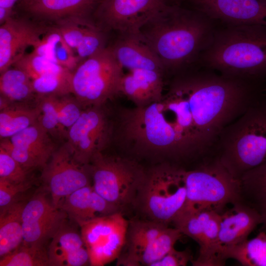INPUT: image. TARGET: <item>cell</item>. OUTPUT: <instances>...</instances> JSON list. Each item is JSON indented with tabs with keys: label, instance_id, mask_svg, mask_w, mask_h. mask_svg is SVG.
<instances>
[{
	"label": "cell",
	"instance_id": "cell-22",
	"mask_svg": "<svg viewBox=\"0 0 266 266\" xmlns=\"http://www.w3.org/2000/svg\"><path fill=\"white\" fill-rule=\"evenodd\" d=\"M49 266H81L90 264L81 234L64 224L51 238L48 250Z\"/></svg>",
	"mask_w": 266,
	"mask_h": 266
},
{
	"label": "cell",
	"instance_id": "cell-37",
	"mask_svg": "<svg viewBox=\"0 0 266 266\" xmlns=\"http://www.w3.org/2000/svg\"><path fill=\"white\" fill-rule=\"evenodd\" d=\"M29 172L0 147V179L13 183L26 182Z\"/></svg>",
	"mask_w": 266,
	"mask_h": 266
},
{
	"label": "cell",
	"instance_id": "cell-14",
	"mask_svg": "<svg viewBox=\"0 0 266 266\" xmlns=\"http://www.w3.org/2000/svg\"><path fill=\"white\" fill-rule=\"evenodd\" d=\"M0 147L30 171L42 169L57 148L37 121L11 137L0 139Z\"/></svg>",
	"mask_w": 266,
	"mask_h": 266
},
{
	"label": "cell",
	"instance_id": "cell-9",
	"mask_svg": "<svg viewBox=\"0 0 266 266\" xmlns=\"http://www.w3.org/2000/svg\"><path fill=\"white\" fill-rule=\"evenodd\" d=\"M168 5L166 0H100L94 20L107 33L140 36L141 28Z\"/></svg>",
	"mask_w": 266,
	"mask_h": 266
},
{
	"label": "cell",
	"instance_id": "cell-29",
	"mask_svg": "<svg viewBox=\"0 0 266 266\" xmlns=\"http://www.w3.org/2000/svg\"><path fill=\"white\" fill-rule=\"evenodd\" d=\"M236 260L242 266H266V230L225 252L223 259Z\"/></svg>",
	"mask_w": 266,
	"mask_h": 266
},
{
	"label": "cell",
	"instance_id": "cell-18",
	"mask_svg": "<svg viewBox=\"0 0 266 266\" xmlns=\"http://www.w3.org/2000/svg\"><path fill=\"white\" fill-rule=\"evenodd\" d=\"M39 32L38 24L13 14L0 27V73L11 66L33 47Z\"/></svg>",
	"mask_w": 266,
	"mask_h": 266
},
{
	"label": "cell",
	"instance_id": "cell-39",
	"mask_svg": "<svg viewBox=\"0 0 266 266\" xmlns=\"http://www.w3.org/2000/svg\"><path fill=\"white\" fill-rule=\"evenodd\" d=\"M31 187L29 181L13 183L0 179V208L2 210L17 201L18 195Z\"/></svg>",
	"mask_w": 266,
	"mask_h": 266
},
{
	"label": "cell",
	"instance_id": "cell-20",
	"mask_svg": "<svg viewBox=\"0 0 266 266\" xmlns=\"http://www.w3.org/2000/svg\"><path fill=\"white\" fill-rule=\"evenodd\" d=\"M109 46L123 68L166 71L158 57L140 36L119 35Z\"/></svg>",
	"mask_w": 266,
	"mask_h": 266
},
{
	"label": "cell",
	"instance_id": "cell-4",
	"mask_svg": "<svg viewBox=\"0 0 266 266\" xmlns=\"http://www.w3.org/2000/svg\"><path fill=\"white\" fill-rule=\"evenodd\" d=\"M214 157L239 180L266 162V95L223 130Z\"/></svg>",
	"mask_w": 266,
	"mask_h": 266
},
{
	"label": "cell",
	"instance_id": "cell-33",
	"mask_svg": "<svg viewBox=\"0 0 266 266\" xmlns=\"http://www.w3.org/2000/svg\"><path fill=\"white\" fill-rule=\"evenodd\" d=\"M241 196L244 193L251 205L266 198V162L244 173L239 179Z\"/></svg>",
	"mask_w": 266,
	"mask_h": 266
},
{
	"label": "cell",
	"instance_id": "cell-16",
	"mask_svg": "<svg viewBox=\"0 0 266 266\" xmlns=\"http://www.w3.org/2000/svg\"><path fill=\"white\" fill-rule=\"evenodd\" d=\"M195 10L225 25L266 26V4L260 0H191Z\"/></svg>",
	"mask_w": 266,
	"mask_h": 266
},
{
	"label": "cell",
	"instance_id": "cell-5",
	"mask_svg": "<svg viewBox=\"0 0 266 266\" xmlns=\"http://www.w3.org/2000/svg\"><path fill=\"white\" fill-rule=\"evenodd\" d=\"M186 169L166 163L146 172L135 202L150 220L167 225L182 211L186 197Z\"/></svg>",
	"mask_w": 266,
	"mask_h": 266
},
{
	"label": "cell",
	"instance_id": "cell-24",
	"mask_svg": "<svg viewBox=\"0 0 266 266\" xmlns=\"http://www.w3.org/2000/svg\"><path fill=\"white\" fill-rule=\"evenodd\" d=\"M182 234L177 228L167 227L158 237L138 253L131 256L118 258L117 265L152 266L174 247Z\"/></svg>",
	"mask_w": 266,
	"mask_h": 266
},
{
	"label": "cell",
	"instance_id": "cell-35",
	"mask_svg": "<svg viewBox=\"0 0 266 266\" xmlns=\"http://www.w3.org/2000/svg\"><path fill=\"white\" fill-rule=\"evenodd\" d=\"M107 33L97 26L89 27L75 50L79 63L100 51L107 45Z\"/></svg>",
	"mask_w": 266,
	"mask_h": 266
},
{
	"label": "cell",
	"instance_id": "cell-11",
	"mask_svg": "<svg viewBox=\"0 0 266 266\" xmlns=\"http://www.w3.org/2000/svg\"><path fill=\"white\" fill-rule=\"evenodd\" d=\"M41 178L58 208L67 196L91 185L92 180L90 165L78 162L66 141L54 151L42 169Z\"/></svg>",
	"mask_w": 266,
	"mask_h": 266
},
{
	"label": "cell",
	"instance_id": "cell-40",
	"mask_svg": "<svg viewBox=\"0 0 266 266\" xmlns=\"http://www.w3.org/2000/svg\"><path fill=\"white\" fill-rule=\"evenodd\" d=\"M192 257L190 249L178 251L174 247L152 266H185L189 262H192Z\"/></svg>",
	"mask_w": 266,
	"mask_h": 266
},
{
	"label": "cell",
	"instance_id": "cell-31",
	"mask_svg": "<svg viewBox=\"0 0 266 266\" xmlns=\"http://www.w3.org/2000/svg\"><path fill=\"white\" fill-rule=\"evenodd\" d=\"M12 66L23 70L31 80L44 75L63 74L71 72L33 51L25 54Z\"/></svg>",
	"mask_w": 266,
	"mask_h": 266
},
{
	"label": "cell",
	"instance_id": "cell-43",
	"mask_svg": "<svg viewBox=\"0 0 266 266\" xmlns=\"http://www.w3.org/2000/svg\"><path fill=\"white\" fill-rule=\"evenodd\" d=\"M260 0L264 2V3L266 4V0Z\"/></svg>",
	"mask_w": 266,
	"mask_h": 266
},
{
	"label": "cell",
	"instance_id": "cell-21",
	"mask_svg": "<svg viewBox=\"0 0 266 266\" xmlns=\"http://www.w3.org/2000/svg\"><path fill=\"white\" fill-rule=\"evenodd\" d=\"M164 73L147 69L129 70L122 77L119 94H123L137 107L149 104L163 95Z\"/></svg>",
	"mask_w": 266,
	"mask_h": 266
},
{
	"label": "cell",
	"instance_id": "cell-30",
	"mask_svg": "<svg viewBox=\"0 0 266 266\" xmlns=\"http://www.w3.org/2000/svg\"><path fill=\"white\" fill-rule=\"evenodd\" d=\"M0 266H49L48 250L44 245L22 244L12 252L0 258Z\"/></svg>",
	"mask_w": 266,
	"mask_h": 266
},
{
	"label": "cell",
	"instance_id": "cell-10",
	"mask_svg": "<svg viewBox=\"0 0 266 266\" xmlns=\"http://www.w3.org/2000/svg\"><path fill=\"white\" fill-rule=\"evenodd\" d=\"M128 225L118 212L80 225L91 266H102L118 259L125 244Z\"/></svg>",
	"mask_w": 266,
	"mask_h": 266
},
{
	"label": "cell",
	"instance_id": "cell-1",
	"mask_svg": "<svg viewBox=\"0 0 266 266\" xmlns=\"http://www.w3.org/2000/svg\"><path fill=\"white\" fill-rule=\"evenodd\" d=\"M246 82L203 67L175 74L166 94L128 114L130 136L145 153L173 161L213 156L223 130L251 104Z\"/></svg>",
	"mask_w": 266,
	"mask_h": 266
},
{
	"label": "cell",
	"instance_id": "cell-32",
	"mask_svg": "<svg viewBox=\"0 0 266 266\" xmlns=\"http://www.w3.org/2000/svg\"><path fill=\"white\" fill-rule=\"evenodd\" d=\"M59 96H37L36 106L39 110L37 122L52 137L65 139L61 131L58 113Z\"/></svg>",
	"mask_w": 266,
	"mask_h": 266
},
{
	"label": "cell",
	"instance_id": "cell-34",
	"mask_svg": "<svg viewBox=\"0 0 266 266\" xmlns=\"http://www.w3.org/2000/svg\"><path fill=\"white\" fill-rule=\"evenodd\" d=\"M71 72L63 74L48 75L32 80L33 91L37 96H62L71 94Z\"/></svg>",
	"mask_w": 266,
	"mask_h": 266
},
{
	"label": "cell",
	"instance_id": "cell-36",
	"mask_svg": "<svg viewBox=\"0 0 266 266\" xmlns=\"http://www.w3.org/2000/svg\"><path fill=\"white\" fill-rule=\"evenodd\" d=\"M69 94L59 96L57 104L60 129L66 140L68 130L79 118L84 109L76 98Z\"/></svg>",
	"mask_w": 266,
	"mask_h": 266
},
{
	"label": "cell",
	"instance_id": "cell-25",
	"mask_svg": "<svg viewBox=\"0 0 266 266\" xmlns=\"http://www.w3.org/2000/svg\"><path fill=\"white\" fill-rule=\"evenodd\" d=\"M26 203L17 200L0 210V258L14 251L23 243L22 214Z\"/></svg>",
	"mask_w": 266,
	"mask_h": 266
},
{
	"label": "cell",
	"instance_id": "cell-15",
	"mask_svg": "<svg viewBox=\"0 0 266 266\" xmlns=\"http://www.w3.org/2000/svg\"><path fill=\"white\" fill-rule=\"evenodd\" d=\"M67 214L50 202L45 195H34L22 214L23 244L44 245L65 224Z\"/></svg>",
	"mask_w": 266,
	"mask_h": 266
},
{
	"label": "cell",
	"instance_id": "cell-26",
	"mask_svg": "<svg viewBox=\"0 0 266 266\" xmlns=\"http://www.w3.org/2000/svg\"><path fill=\"white\" fill-rule=\"evenodd\" d=\"M39 110L26 102H12L0 111V139L10 138L35 123Z\"/></svg>",
	"mask_w": 266,
	"mask_h": 266
},
{
	"label": "cell",
	"instance_id": "cell-42",
	"mask_svg": "<svg viewBox=\"0 0 266 266\" xmlns=\"http://www.w3.org/2000/svg\"><path fill=\"white\" fill-rule=\"evenodd\" d=\"M19 0H0V8L14 13V8Z\"/></svg>",
	"mask_w": 266,
	"mask_h": 266
},
{
	"label": "cell",
	"instance_id": "cell-23",
	"mask_svg": "<svg viewBox=\"0 0 266 266\" xmlns=\"http://www.w3.org/2000/svg\"><path fill=\"white\" fill-rule=\"evenodd\" d=\"M33 52L73 71L79 63L74 51L67 44L54 25H40Z\"/></svg>",
	"mask_w": 266,
	"mask_h": 266
},
{
	"label": "cell",
	"instance_id": "cell-7",
	"mask_svg": "<svg viewBox=\"0 0 266 266\" xmlns=\"http://www.w3.org/2000/svg\"><path fill=\"white\" fill-rule=\"evenodd\" d=\"M123 69L108 45L71 71V94L84 108L102 105L119 94Z\"/></svg>",
	"mask_w": 266,
	"mask_h": 266
},
{
	"label": "cell",
	"instance_id": "cell-2",
	"mask_svg": "<svg viewBox=\"0 0 266 266\" xmlns=\"http://www.w3.org/2000/svg\"><path fill=\"white\" fill-rule=\"evenodd\" d=\"M215 30L213 21L201 12L168 5L147 22L140 34L165 71L176 73L199 59Z\"/></svg>",
	"mask_w": 266,
	"mask_h": 266
},
{
	"label": "cell",
	"instance_id": "cell-3",
	"mask_svg": "<svg viewBox=\"0 0 266 266\" xmlns=\"http://www.w3.org/2000/svg\"><path fill=\"white\" fill-rule=\"evenodd\" d=\"M216 30L199 60L203 67L245 81L266 80V26L225 25Z\"/></svg>",
	"mask_w": 266,
	"mask_h": 266
},
{
	"label": "cell",
	"instance_id": "cell-27",
	"mask_svg": "<svg viewBox=\"0 0 266 266\" xmlns=\"http://www.w3.org/2000/svg\"><path fill=\"white\" fill-rule=\"evenodd\" d=\"M167 227L166 224L150 219L129 222L124 245L126 249L118 258L127 257L138 253L158 237Z\"/></svg>",
	"mask_w": 266,
	"mask_h": 266
},
{
	"label": "cell",
	"instance_id": "cell-6",
	"mask_svg": "<svg viewBox=\"0 0 266 266\" xmlns=\"http://www.w3.org/2000/svg\"><path fill=\"white\" fill-rule=\"evenodd\" d=\"M185 183L186 201L181 212L211 209L221 213L227 204L240 201L241 197L240 180L215 157L186 169Z\"/></svg>",
	"mask_w": 266,
	"mask_h": 266
},
{
	"label": "cell",
	"instance_id": "cell-41",
	"mask_svg": "<svg viewBox=\"0 0 266 266\" xmlns=\"http://www.w3.org/2000/svg\"><path fill=\"white\" fill-rule=\"evenodd\" d=\"M255 207L261 215L263 229L266 230V198L252 205Z\"/></svg>",
	"mask_w": 266,
	"mask_h": 266
},
{
	"label": "cell",
	"instance_id": "cell-17",
	"mask_svg": "<svg viewBox=\"0 0 266 266\" xmlns=\"http://www.w3.org/2000/svg\"><path fill=\"white\" fill-rule=\"evenodd\" d=\"M233 205L220 213L218 251L222 265L225 264V252L247 240L251 233L262 223L261 215L254 206L240 201Z\"/></svg>",
	"mask_w": 266,
	"mask_h": 266
},
{
	"label": "cell",
	"instance_id": "cell-8",
	"mask_svg": "<svg viewBox=\"0 0 266 266\" xmlns=\"http://www.w3.org/2000/svg\"><path fill=\"white\" fill-rule=\"evenodd\" d=\"M89 165L92 186L98 194L120 209L135 202L146 174L139 166L102 152Z\"/></svg>",
	"mask_w": 266,
	"mask_h": 266
},
{
	"label": "cell",
	"instance_id": "cell-28",
	"mask_svg": "<svg viewBox=\"0 0 266 266\" xmlns=\"http://www.w3.org/2000/svg\"><path fill=\"white\" fill-rule=\"evenodd\" d=\"M12 66L0 73V96L12 102H26L36 95L32 80L23 70Z\"/></svg>",
	"mask_w": 266,
	"mask_h": 266
},
{
	"label": "cell",
	"instance_id": "cell-12",
	"mask_svg": "<svg viewBox=\"0 0 266 266\" xmlns=\"http://www.w3.org/2000/svg\"><path fill=\"white\" fill-rule=\"evenodd\" d=\"M101 106L84 108L68 131L66 142L81 164L89 165L97 154L102 152L111 137L112 126Z\"/></svg>",
	"mask_w": 266,
	"mask_h": 266
},
{
	"label": "cell",
	"instance_id": "cell-38",
	"mask_svg": "<svg viewBox=\"0 0 266 266\" xmlns=\"http://www.w3.org/2000/svg\"><path fill=\"white\" fill-rule=\"evenodd\" d=\"M67 44L75 52L89 26L77 20H66L54 25Z\"/></svg>",
	"mask_w": 266,
	"mask_h": 266
},
{
	"label": "cell",
	"instance_id": "cell-19",
	"mask_svg": "<svg viewBox=\"0 0 266 266\" xmlns=\"http://www.w3.org/2000/svg\"><path fill=\"white\" fill-rule=\"evenodd\" d=\"M60 208L79 225L99 217L121 212V209L98 194L91 185L67 196Z\"/></svg>",
	"mask_w": 266,
	"mask_h": 266
},
{
	"label": "cell",
	"instance_id": "cell-13",
	"mask_svg": "<svg viewBox=\"0 0 266 266\" xmlns=\"http://www.w3.org/2000/svg\"><path fill=\"white\" fill-rule=\"evenodd\" d=\"M100 0H20L14 13L40 25H52L66 20L97 26L94 14Z\"/></svg>",
	"mask_w": 266,
	"mask_h": 266
}]
</instances>
